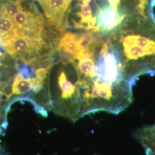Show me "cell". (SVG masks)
I'll return each mask as SVG.
<instances>
[{
  "instance_id": "obj_1",
  "label": "cell",
  "mask_w": 155,
  "mask_h": 155,
  "mask_svg": "<svg viewBox=\"0 0 155 155\" xmlns=\"http://www.w3.org/2000/svg\"><path fill=\"white\" fill-rule=\"evenodd\" d=\"M108 35L129 81L155 74V22L150 17L133 14Z\"/></svg>"
},
{
  "instance_id": "obj_8",
  "label": "cell",
  "mask_w": 155,
  "mask_h": 155,
  "mask_svg": "<svg viewBox=\"0 0 155 155\" xmlns=\"http://www.w3.org/2000/svg\"><path fill=\"white\" fill-rule=\"evenodd\" d=\"M2 55H0V56H2ZM0 65H1V61H0Z\"/></svg>"
},
{
  "instance_id": "obj_2",
  "label": "cell",
  "mask_w": 155,
  "mask_h": 155,
  "mask_svg": "<svg viewBox=\"0 0 155 155\" xmlns=\"http://www.w3.org/2000/svg\"><path fill=\"white\" fill-rule=\"evenodd\" d=\"M44 43L42 39L31 37L17 31L10 38L1 42L6 51L12 56L20 58L24 61H33L35 55Z\"/></svg>"
},
{
  "instance_id": "obj_6",
  "label": "cell",
  "mask_w": 155,
  "mask_h": 155,
  "mask_svg": "<svg viewBox=\"0 0 155 155\" xmlns=\"http://www.w3.org/2000/svg\"><path fill=\"white\" fill-rule=\"evenodd\" d=\"M17 31L13 20L0 10V43L10 38Z\"/></svg>"
},
{
  "instance_id": "obj_4",
  "label": "cell",
  "mask_w": 155,
  "mask_h": 155,
  "mask_svg": "<svg viewBox=\"0 0 155 155\" xmlns=\"http://www.w3.org/2000/svg\"><path fill=\"white\" fill-rule=\"evenodd\" d=\"M43 8L51 25L58 27L61 25L63 18L71 0H38Z\"/></svg>"
},
{
  "instance_id": "obj_9",
  "label": "cell",
  "mask_w": 155,
  "mask_h": 155,
  "mask_svg": "<svg viewBox=\"0 0 155 155\" xmlns=\"http://www.w3.org/2000/svg\"></svg>"
},
{
  "instance_id": "obj_5",
  "label": "cell",
  "mask_w": 155,
  "mask_h": 155,
  "mask_svg": "<svg viewBox=\"0 0 155 155\" xmlns=\"http://www.w3.org/2000/svg\"><path fill=\"white\" fill-rule=\"evenodd\" d=\"M58 48L71 58L72 61L75 60L78 52L82 48L80 36L71 32L65 33L59 41Z\"/></svg>"
},
{
  "instance_id": "obj_3",
  "label": "cell",
  "mask_w": 155,
  "mask_h": 155,
  "mask_svg": "<svg viewBox=\"0 0 155 155\" xmlns=\"http://www.w3.org/2000/svg\"><path fill=\"white\" fill-rule=\"evenodd\" d=\"M18 32L43 40V17L28 11L19 12L13 18Z\"/></svg>"
},
{
  "instance_id": "obj_7",
  "label": "cell",
  "mask_w": 155,
  "mask_h": 155,
  "mask_svg": "<svg viewBox=\"0 0 155 155\" xmlns=\"http://www.w3.org/2000/svg\"><path fill=\"white\" fill-rule=\"evenodd\" d=\"M50 68V67H47V68H39V69L36 70L35 72L36 78L40 83H45V79L47 78Z\"/></svg>"
}]
</instances>
